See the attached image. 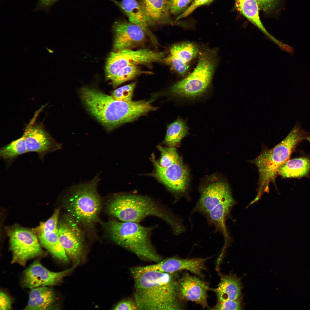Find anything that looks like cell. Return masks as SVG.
<instances>
[{"label":"cell","mask_w":310,"mask_h":310,"mask_svg":"<svg viewBox=\"0 0 310 310\" xmlns=\"http://www.w3.org/2000/svg\"><path fill=\"white\" fill-rule=\"evenodd\" d=\"M59 209L55 210L53 215L46 221L41 222L35 232L42 246L54 258L65 263L69 259L59 239L58 218Z\"/></svg>","instance_id":"cell-11"},{"label":"cell","mask_w":310,"mask_h":310,"mask_svg":"<svg viewBox=\"0 0 310 310\" xmlns=\"http://www.w3.org/2000/svg\"><path fill=\"white\" fill-rule=\"evenodd\" d=\"M154 171L150 175L162 183L172 192L177 194H183L186 191L189 181L188 168L179 158L175 163L166 168L160 165L152 154L151 158Z\"/></svg>","instance_id":"cell-10"},{"label":"cell","mask_w":310,"mask_h":310,"mask_svg":"<svg viewBox=\"0 0 310 310\" xmlns=\"http://www.w3.org/2000/svg\"><path fill=\"white\" fill-rule=\"evenodd\" d=\"M56 301L53 289L48 286L32 288L25 310H50L54 308Z\"/></svg>","instance_id":"cell-21"},{"label":"cell","mask_w":310,"mask_h":310,"mask_svg":"<svg viewBox=\"0 0 310 310\" xmlns=\"http://www.w3.org/2000/svg\"><path fill=\"white\" fill-rule=\"evenodd\" d=\"M192 2L191 0H170V13L179 16L185 11Z\"/></svg>","instance_id":"cell-31"},{"label":"cell","mask_w":310,"mask_h":310,"mask_svg":"<svg viewBox=\"0 0 310 310\" xmlns=\"http://www.w3.org/2000/svg\"><path fill=\"white\" fill-rule=\"evenodd\" d=\"M114 38L113 51L131 49L144 43L146 34L140 27L130 22L121 21L113 25Z\"/></svg>","instance_id":"cell-15"},{"label":"cell","mask_w":310,"mask_h":310,"mask_svg":"<svg viewBox=\"0 0 310 310\" xmlns=\"http://www.w3.org/2000/svg\"><path fill=\"white\" fill-rule=\"evenodd\" d=\"M12 301L10 297L3 291L0 293V309L9 310L11 307Z\"/></svg>","instance_id":"cell-36"},{"label":"cell","mask_w":310,"mask_h":310,"mask_svg":"<svg viewBox=\"0 0 310 310\" xmlns=\"http://www.w3.org/2000/svg\"><path fill=\"white\" fill-rule=\"evenodd\" d=\"M306 139L304 132L294 126L281 142L271 149L264 150L252 161L259 175L257 194L253 202L257 201L264 193L268 192L269 184H275L279 167L288 160L297 145Z\"/></svg>","instance_id":"cell-4"},{"label":"cell","mask_w":310,"mask_h":310,"mask_svg":"<svg viewBox=\"0 0 310 310\" xmlns=\"http://www.w3.org/2000/svg\"><path fill=\"white\" fill-rule=\"evenodd\" d=\"M118 6L128 18L129 22L141 28L154 44H158L156 37L149 29L147 16L139 2L136 0H122L118 1L111 0Z\"/></svg>","instance_id":"cell-19"},{"label":"cell","mask_w":310,"mask_h":310,"mask_svg":"<svg viewBox=\"0 0 310 310\" xmlns=\"http://www.w3.org/2000/svg\"><path fill=\"white\" fill-rule=\"evenodd\" d=\"M189 130L186 121L178 118L168 125L164 143L169 147H174L189 134Z\"/></svg>","instance_id":"cell-23"},{"label":"cell","mask_w":310,"mask_h":310,"mask_svg":"<svg viewBox=\"0 0 310 310\" xmlns=\"http://www.w3.org/2000/svg\"><path fill=\"white\" fill-rule=\"evenodd\" d=\"M78 223L69 215L65 216L58 224L60 241L67 254L73 260L79 261L82 253L83 233Z\"/></svg>","instance_id":"cell-13"},{"label":"cell","mask_w":310,"mask_h":310,"mask_svg":"<svg viewBox=\"0 0 310 310\" xmlns=\"http://www.w3.org/2000/svg\"><path fill=\"white\" fill-rule=\"evenodd\" d=\"M45 49L47 51L50 53H53L54 52V51L53 50L51 49H49L47 47H46Z\"/></svg>","instance_id":"cell-38"},{"label":"cell","mask_w":310,"mask_h":310,"mask_svg":"<svg viewBox=\"0 0 310 310\" xmlns=\"http://www.w3.org/2000/svg\"><path fill=\"white\" fill-rule=\"evenodd\" d=\"M9 250L12 253V264L24 266L30 259L43 255L38 237L34 232L26 228L16 227L8 232Z\"/></svg>","instance_id":"cell-9"},{"label":"cell","mask_w":310,"mask_h":310,"mask_svg":"<svg viewBox=\"0 0 310 310\" xmlns=\"http://www.w3.org/2000/svg\"><path fill=\"white\" fill-rule=\"evenodd\" d=\"M163 62L169 65L173 70L182 76L186 74L189 67V64L185 63L170 54L164 58Z\"/></svg>","instance_id":"cell-30"},{"label":"cell","mask_w":310,"mask_h":310,"mask_svg":"<svg viewBox=\"0 0 310 310\" xmlns=\"http://www.w3.org/2000/svg\"><path fill=\"white\" fill-rule=\"evenodd\" d=\"M191 0V1H192L193 0Z\"/></svg>","instance_id":"cell-39"},{"label":"cell","mask_w":310,"mask_h":310,"mask_svg":"<svg viewBox=\"0 0 310 310\" xmlns=\"http://www.w3.org/2000/svg\"><path fill=\"white\" fill-rule=\"evenodd\" d=\"M80 94L90 113L108 131L132 122L151 109L149 101L118 100L94 89L83 88Z\"/></svg>","instance_id":"cell-3"},{"label":"cell","mask_w":310,"mask_h":310,"mask_svg":"<svg viewBox=\"0 0 310 310\" xmlns=\"http://www.w3.org/2000/svg\"><path fill=\"white\" fill-rule=\"evenodd\" d=\"M79 261L72 267L63 271L55 272L48 270L39 260L33 262L24 272L22 284L25 288H33L40 286L57 285L78 264Z\"/></svg>","instance_id":"cell-12"},{"label":"cell","mask_w":310,"mask_h":310,"mask_svg":"<svg viewBox=\"0 0 310 310\" xmlns=\"http://www.w3.org/2000/svg\"><path fill=\"white\" fill-rule=\"evenodd\" d=\"M232 197L228 185L225 182L217 181L208 184L201 189L199 199L191 213L202 214L209 206L214 202H221Z\"/></svg>","instance_id":"cell-18"},{"label":"cell","mask_w":310,"mask_h":310,"mask_svg":"<svg viewBox=\"0 0 310 310\" xmlns=\"http://www.w3.org/2000/svg\"><path fill=\"white\" fill-rule=\"evenodd\" d=\"M33 122L30 123L23 134L28 152H36L42 159L47 153L61 148V144L53 140L41 126H33Z\"/></svg>","instance_id":"cell-16"},{"label":"cell","mask_w":310,"mask_h":310,"mask_svg":"<svg viewBox=\"0 0 310 310\" xmlns=\"http://www.w3.org/2000/svg\"><path fill=\"white\" fill-rule=\"evenodd\" d=\"M136 84V82H133L119 88L112 92L111 96L118 100L126 102L132 101Z\"/></svg>","instance_id":"cell-29"},{"label":"cell","mask_w":310,"mask_h":310,"mask_svg":"<svg viewBox=\"0 0 310 310\" xmlns=\"http://www.w3.org/2000/svg\"><path fill=\"white\" fill-rule=\"evenodd\" d=\"M99 174L90 181L72 186L69 190L66 206L75 220L86 226H92L98 219L102 204L97 187Z\"/></svg>","instance_id":"cell-6"},{"label":"cell","mask_w":310,"mask_h":310,"mask_svg":"<svg viewBox=\"0 0 310 310\" xmlns=\"http://www.w3.org/2000/svg\"><path fill=\"white\" fill-rule=\"evenodd\" d=\"M28 152L24 135L9 144L1 147L0 156L4 159H11Z\"/></svg>","instance_id":"cell-26"},{"label":"cell","mask_w":310,"mask_h":310,"mask_svg":"<svg viewBox=\"0 0 310 310\" xmlns=\"http://www.w3.org/2000/svg\"><path fill=\"white\" fill-rule=\"evenodd\" d=\"M113 310H137L136 303L135 300L126 299L119 302L114 307Z\"/></svg>","instance_id":"cell-34"},{"label":"cell","mask_w":310,"mask_h":310,"mask_svg":"<svg viewBox=\"0 0 310 310\" xmlns=\"http://www.w3.org/2000/svg\"><path fill=\"white\" fill-rule=\"evenodd\" d=\"M259 9L266 12L273 10L278 5L279 0H256Z\"/></svg>","instance_id":"cell-35"},{"label":"cell","mask_w":310,"mask_h":310,"mask_svg":"<svg viewBox=\"0 0 310 310\" xmlns=\"http://www.w3.org/2000/svg\"><path fill=\"white\" fill-rule=\"evenodd\" d=\"M165 53L143 49L137 50L131 49L113 51L107 59L106 76L111 81L118 71L123 68L130 65L148 64L156 62H163Z\"/></svg>","instance_id":"cell-8"},{"label":"cell","mask_w":310,"mask_h":310,"mask_svg":"<svg viewBox=\"0 0 310 310\" xmlns=\"http://www.w3.org/2000/svg\"><path fill=\"white\" fill-rule=\"evenodd\" d=\"M130 272L134 282V300L137 310L183 309L178 297L177 272H139L133 267Z\"/></svg>","instance_id":"cell-1"},{"label":"cell","mask_w":310,"mask_h":310,"mask_svg":"<svg viewBox=\"0 0 310 310\" xmlns=\"http://www.w3.org/2000/svg\"><path fill=\"white\" fill-rule=\"evenodd\" d=\"M170 0H139L150 26L166 24L186 27L185 23L174 20L170 17Z\"/></svg>","instance_id":"cell-17"},{"label":"cell","mask_w":310,"mask_h":310,"mask_svg":"<svg viewBox=\"0 0 310 310\" xmlns=\"http://www.w3.org/2000/svg\"><path fill=\"white\" fill-rule=\"evenodd\" d=\"M152 72L142 70L137 65H130L120 70L111 81L113 87H116L127 81L142 74H151Z\"/></svg>","instance_id":"cell-27"},{"label":"cell","mask_w":310,"mask_h":310,"mask_svg":"<svg viewBox=\"0 0 310 310\" xmlns=\"http://www.w3.org/2000/svg\"><path fill=\"white\" fill-rule=\"evenodd\" d=\"M105 226L113 241L140 259L156 263L162 260L151 241L152 233L156 226L146 227L139 223L123 222L116 218L109 220Z\"/></svg>","instance_id":"cell-5"},{"label":"cell","mask_w":310,"mask_h":310,"mask_svg":"<svg viewBox=\"0 0 310 310\" xmlns=\"http://www.w3.org/2000/svg\"><path fill=\"white\" fill-rule=\"evenodd\" d=\"M214 0H193L187 9L176 19L177 21L185 18L191 14L198 7L203 5H210Z\"/></svg>","instance_id":"cell-33"},{"label":"cell","mask_w":310,"mask_h":310,"mask_svg":"<svg viewBox=\"0 0 310 310\" xmlns=\"http://www.w3.org/2000/svg\"><path fill=\"white\" fill-rule=\"evenodd\" d=\"M58 0H38L36 5V10L48 11L51 7Z\"/></svg>","instance_id":"cell-37"},{"label":"cell","mask_w":310,"mask_h":310,"mask_svg":"<svg viewBox=\"0 0 310 310\" xmlns=\"http://www.w3.org/2000/svg\"><path fill=\"white\" fill-rule=\"evenodd\" d=\"M209 284L199 277L184 273L178 279V295L181 302L190 301L210 309L207 303Z\"/></svg>","instance_id":"cell-14"},{"label":"cell","mask_w":310,"mask_h":310,"mask_svg":"<svg viewBox=\"0 0 310 310\" xmlns=\"http://www.w3.org/2000/svg\"><path fill=\"white\" fill-rule=\"evenodd\" d=\"M169 51V54L188 64L199 53L197 46L189 42L174 44L170 48Z\"/></svg>","instance_id":"cell-25"},{"label":"cell","mask_w":310,"mask_h":310,"mask_svg":"<svg viewBox=\"0 0 310 310\" xmlns=\"http://www.w3.org/2000/svg\"><path fill=\"white\" fill-rule=\"evenodd\" d=\"M236 9L241 14L258 27L267 33L260 20L259 8L256 0H235Z\"/></svg>","instance_id":"cell-24"},{"label":"cell","mask_w":310,"mask_h":310,"mask_svg":"<svg viewBox=\"0 0 310 310\" xmlns=\"http://www.w3.org/2000/svg\"><path fill=\"white\" fill-rule=\"evenodd\" d=\"M310 169V160L306 158L288 160L279 167L278 174L283 178H297L306 175Z\"/></svg>","instance_id":"cell-22"},{"label":"cell","mask_w":310,"mask_h":310,"mask_svg":"<svg viewBox=\"0 0 310 310\" xmlns=\"http://www.w3.org/2000/svg\"><path fill=\"white\" fill-rule=\"evenodd\" d=\"M220 280L217 288L214 289L217 301H233L240 297L242 285L240 278L232 273L228 275L219 273Z\"/></svg>","instance_id":"cell-20"},{"label":"cell","mask_w":310,"mask_h":310,"mask_svg":"<svg viewBox=\"0 0 310 310\" xmlns=\"http://www.w3.org/2000/svg\"><path fill=\"white\" fill-rule=\"evenodd\" d=\"M161 154L158 163L163 168L168 167L176 163L180 157L175 147H164L160 145L157 146Z\"/></svg>","instance_id":"cell-28"},{"label":"cell","mask_w":310,"mask_h":310,"mask_svg":"<svg viewBox=\"0 0 310 310\" xmlns=\"http://www.w3.org/2000/svg\"><path fill=\"white\" fill-rule=\"evenodd\" d=\"M108 214L121 221L139 223L146 218L155 216L169 225L178 235L185 228L181 218L160 202L147 196L120 193L113 195L107 206Z\"/></svg>","instance_id":"cell-2"},{"label":"cell","mask_w":310,"mask_h":310,"mask_svg":"<svg viewBox=\"0 0 310 310\" xmlns=\"http://www.w3.org/2000/svg\"><path fill=\"white\" fill-rule=\"evenodd\" d=\"M214 53H202L193 71L183 79L174 84L170 92L181 98L194 99L204 94L209 88L215 66Z\"/></svg>","instance_id":"cell-7"},{"label":"cell","mask_w":310,"mask_h":310,"mask_svg":"<svg viewBox=\"0 0 310 310\" xmlns=\"http://www.w3.org/2000/svg\"><path fill=\"white\" fill-rule=\"evenodd\" d=\"M242 308L241 301L239 298L233 301H217L216 305L210 309L238 310L242 309Z\"/></svg>","instance_id":"cell-32"}]
</instances>
